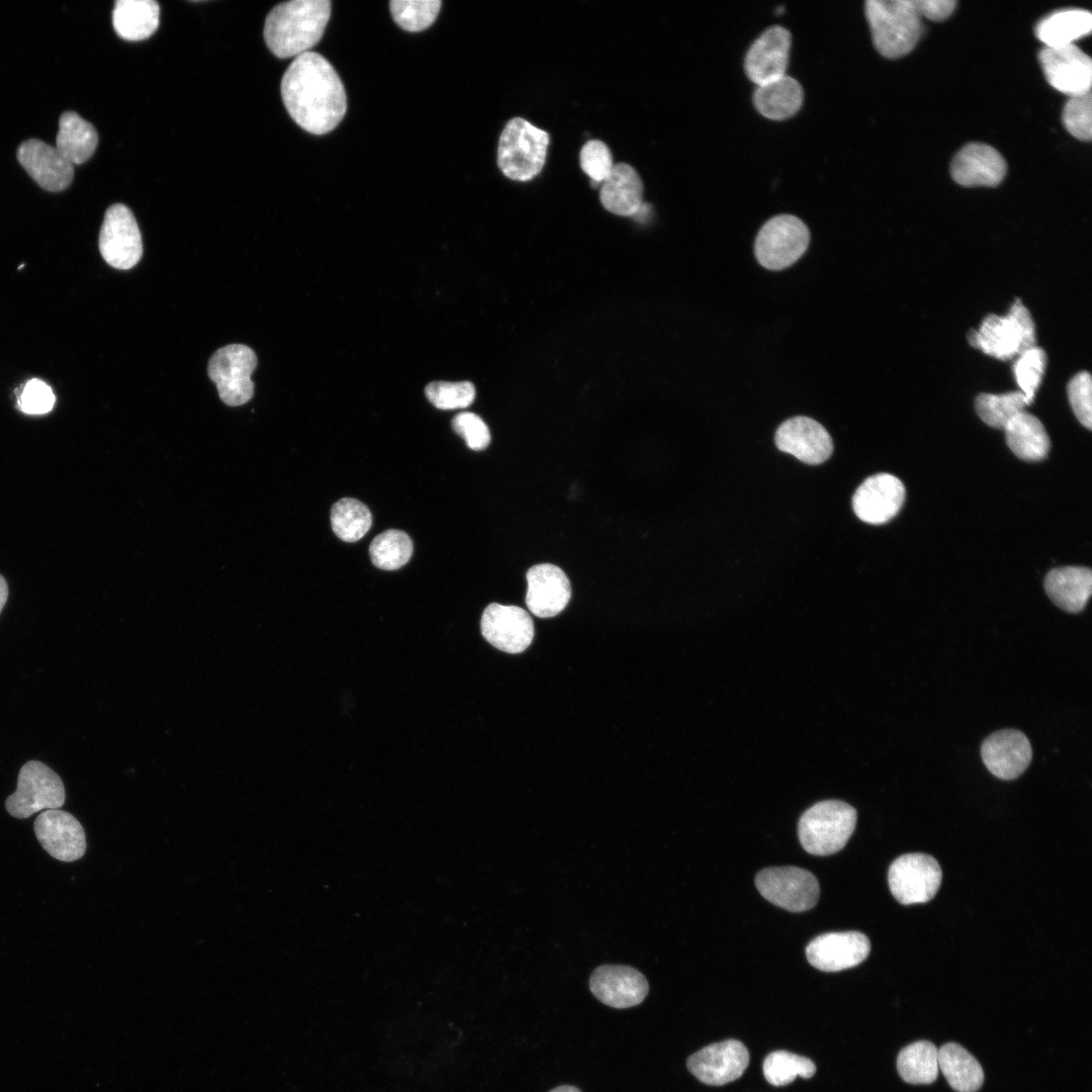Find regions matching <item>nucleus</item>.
Instances as JSON below:
<instances>
[{
    "instance_id": "f257e3e1",
    "label": "nucleus",
    "mask_w": 1092,
    "mask_h": 1092,
    "mask_svg": "<svg viewBox=\"0 0 1092 1092\" xmlns=\"http://www.w3.org/2000/svg\"><path fill=\"white\" fill-rule=\"evenodd\" d=\"M281 96L291 118L312 134L333 130L347 110V96L334 67L322 55L295 57L281 81Z\"/></svg>"
},
{
    "instance_id": "f03ea898",
    "label": "nucleus",
    "mask_w": 1092,
    "mask_h": 1092,
    "mask_svg": "<svg viewBox=\"0 0 1092 1092\" xmlns=\"http://www.w3.org/2000/svg\"><path fill=\"white\" fill-rule=\"evenodd\" d=\"M331 16L329 0H292L274 6L264 25V39L278 58L309 52L322 38Z\"/></svg>"
},
{
    "instance_id": "7ed1b4c3",
    "label": "nucleus",
    "mask_w": 1092,
    "mask_h": 1092,
    "mask_svg": "<svg viewBox=\"0 0 1092 1092\" xmlns=\"http://www.w3.org/2000/svg\"><path fill=\"white\" fill-rule=\"evenodd\" d=\"M866 15L877 51L888 59L909 54L920 38L922 26L914 0H869Z\"/></svg>"
},
{
    "instance_id": "20e7f679",
    "label": "nucleus",
    "mask_w": 1092,
    "mask_h": 1092,
    "mask_svg": "<svg viewBox=\"0 0 1092 1092\" xmlns=\"http://www.w3.org/2000/svg\"><path fill=\"white\" fill-rule=\"evenodd\" d=\"M971 346L999 360H1009L1035 346V327L1029 310L1016 299L1006 315L989 314L979 330L968 334Z\"/></svg>"
},
{
    "instance_id": "39448f33",
    "label": "nucleus",
    "mask_w": 1092,
    "mask_h": 1092,
    "mask_svg": "<svg viewBox=\"0 0 1092 1092\" xmlns=\"http://www.w3.org/2000/svg\"><path fill=\"white\" fill-rule=\"evenodd\" d=\"M855 809L845 802L816 803L801 816L798 835L803 848L814 855H830L842 849L854 831Z\"/></svg>"
},
{
    "instance_id": "423d86ee",
    "label": "nucleus",
    "mask_w": 1092,
    "mask_h": 1092,
    "mask_svg": "<svg viewBox=\"0 0 1092 1092\" xmlns=\"http://www.w3.org/2000/svg\"><path fill=\"white\" fill-rule=\"evenodd\" d=\"M549 134L521 117L511 119L498 142L497 165L505 176L528 181L537 176L545 163Z\"/></svg>"
},
{
    "instance_id": "0eeeda50",
    "label": "nucleus",
    "mask_w": 1092,
    "mask_h": 1092,
    "mask_svg": "<svg viewBox=\"0 0 1092 1092\" xmlns=\"http://www.w3.org/2000/svg\"><path fill=\"white\" fill-rule=\"evenodd\" d=\"M809 241V230L800 218L781 214L762 225L755 239L754 254L762 267L782 270L805 253Z\"/></svg>"
},
{
    "instance_id": "6e6552de",
    "label": "nucleus",
    "mask_w": 1092,
    "mask_h": 1092,
    "mask_svg": "<svg viewBox=\"0 0 1092 1092\" xmlns=\"http://www.w3.org/2000/svg\"><path fill=\"white\" fill-rule=\"evenodd\" d=\"M61 778L37 760L26 762L18 774L17 789L6 799L7 812L16 818H28L42 809H58L65 803Z\"/></svg>"
},
{
    "instance_id": "1a4fd4ad",
    "label": "nucleus",
    "mask_w": 1092,
    "mask_h": 1092,
    "mask_svg": "<svg viewBox=\"0 0 1092 1092\" xmlns=\"http://www.w3.org/2000/svg\"><path fill=\"white\" fill-rule=\"evenodd\" d=\"M257 367L255 352L240 344L218 349L209 359L208 376L215 383L220 399L228 405L248 402L254 392L252 373Z\"/></svg>"
},
{
    "instance_id": "9d476101",
    "label": "nucleus",
    "mask_w": 1092,
    "mask_h": 1092,
    "mask_svg": "<svg viewBox=\"0 0 1092 1092\" xmlns=\"http://www.w3.org/2000/svg\"><path fill=\"white\" fill-rule=\"evenodd\" d=\"M755 886L767 901L791 912L813 908L820 894L815 876L797 867L764 869L756 875Z\"/></svg>"
},
{
    "instance_id": "9b49d317",
    "label": "nucleus",
    "mask_w": 1092,
    "mask_h": 1092,
    "mask_svg": "<svg viewBox=\"0 0 1092 1092\" xmlns=\"http://www.w3.org/2000/svg\"><path fill=\"white\" fill-rule=\"evenodd\" d=\"M941 878L938 862L925 853H907L897 857L888 873L891 893L903 905L931 900L939 889Z\"/></svg>"
},
{
    "instance_id": "f8f14e48",
    "label": "nucleus",
    "mask_w": 1092,
    "mask_h": 1092,
    "mask_svg": "<svg viewBox=\"0 0 1092 1092\" xmlns=\"http://www.w3.org/2000/svg\"><path fill=\"white\" fill-rule=\"evenodd\" d=\"M99 251L104 261L115 269L127 270L143 255V241L131 210L121 203L109 206L99 233Z\"/></svg>"
},
{
    "instance_id": "ddd939ff",
    "label": "nucleus",
    "mask_w": 1092,
    "mask_h": 1092,
    "mask_svg": "<svg viewBox=\"0 0 1092 1092\" xmlns=\"http://www.w3.org/2000/svg\"><path fill=\"white\" fill-rule=\"evenodd\" d=\"M1038 60L1045 79L1058 91L1070 97L1087 93L1092 84V62L1075 44L1044 47Z\"/></svg>"
},
{
    "instance_id": "4468645a",
    "label": "nucleus",
    "mask_w": 1092,
    "mask_h": 1092,
    "mask_svg": "<svg viewBox=\"0 0 1092 1092\" xmlns=\"http://www.w3.org/2000/svg\"><path fill=\"white\" fill-rule=\"evenodd\" d=\"M480 629L487 642L507 653L523 652L534 638L532 618L518 606L488 605L483 611Z\"/></svg>"
},
{
    "instance_id": "2eb2a0df",
    "label": "nucleus",
    "mask_w": 1092,
    "mask_h": 1092,
    "mask_svg": "<svg viewBox=\"0 0 1092 1092\" xmlns=\"http://www.w3.org/2000/svg\"><path fill=\"white\" fill-rule=\"evenodd\" d=\"M749 1064V1053L736 1039L705 1046L687 1062L690 1072L707 1085L720 1086L738 1079Z\"/></svg>"
},
{
    "instance_id": "dca6fc26",
    "label": "nucleus",
    "mask_w": 1092,
    "mask_h": 1092,
    "mask_svg": "<svg viewBox=\"0 0 1092 1092\" xmlns=\"http://www.w3.org/2000/svg\"><path fill=\"white\" fill-rule=\"evenodd\" d=\"M34 833L46 851L59 860L74 861L85 853V831L66 811L51 809L40 813L34 821Z\"/></svg>"
},
{
    "instance_id": "f3484780",
    "label": "nucleus",
    "mask_w": 1092,
    "mask_h": 1092,
    "mask_svg": "<svg viewBox=\"0 0 1092 1092\" xmlns=\"http://www.w3.org/2000/svg\"><path fill=\"white\" fill-rule=\"evenodd\" d=\"M871 950L861 932H829L815 937L806 947L808 962L824 972H838L859 965Z\"/></svg>"
},
{
    "instance_id": "a211bd4d",
    "label": "nucleus",
    "mask_w": 1092,
    "mask_h": 1092,
    "mask_svg": "<svg viewBox=\"0 0 1092 1092\" xmlns=\"http://www.w3.org/2000/svg\"><path fill=\"white\" fill-rule=\"evenodd\" d=\"M905 499L902 481L889 473L868 477L852 496V509L861 521L879 525L894 518Z\"/></svg>"
},
{
    "instance_id": "6ab92c4d",
    "label": "nucleus",
    "mask_w": 1092,
    "mask_h": 1092,
    "mask_svg": "<svg viewBox=\"0 0 1092 1092\" xmlns=\"http://www.w3.org/2000/svg\"><path fill=\"white\" fill-rule=\"evenodd\" d=\"M775 440L781 451L811 465L823 463L833 451L829 433L821 424L808 417H795L785 421L778 428Z\"/></svg>"
},
{
    "instance_id": "aec40b11",
    "label": "nucleus",
    "mask_w": 1092,
    "mask_h": 1092,
    "mask_svg": "<svg viewBox=\"0 0 1092 1092\" xmlns=\"http://www.w3.org/2000/svg\"><path fill=\"white\" fill-rule=\"evenodd\" d=\"M589 988L602 1003L618 1009L640 1004L649 990L642 973L622 965L597 968L590 976Z\"/></svg>"
},
{
    "instance_id": "412c9836",
    "label": "nucleus",
    "mask_w": 1092,
    "mask_h": 1092,
    "mask_svg": "<svg viewBox=\"0 0 1092 1092\" xmlns=\"http://www.w3.org/2000/svg\"><path fill=\"white\" fill-rule=\"evenodd\" d=\"M526 605L539 618L558 615L571 597L570 581L565 572L550 563L536 564L526 574Z\"/></svg>"
},
{
    "instance_id": "4be33fe9",
    "label": "nucleus",
    "mask_w": 1092,
    "mask_h": 1092,
    "mask_svg": "<svg viewBox=\"0 0 1092 1092\" xmlns=\"http://www.w3.org/2000/svg\"><path fill=\"white\" fill-rule=\"evenodd\" d=\"M981 756L988 770L1001 780H1013L1028 766L1032 749L1019 730L1003 729L989 735L982 743Z\"/></svg>"
},
{
    "instance_id": "5701e85b",
    "label": "nucleus",
    "mask_w": 1092,
    "mask_h": 1092,
    "mask_svg": "<svg viewBox=\"0 0 1092 1092\" xmlns=\"http://www.w3.org/2000/svg\"><path fill=\"white\" fill-rule=\"evenodd\" d=\"M17 159L30 177L48 191H62L72 182L74 165L56 147L30 139L17 149Z\"/></svg>"
},
{
    "instance_id": "b1692460",
    "label": "nucleus",
    "mask_w": 1092,
    "mask_h": 1092,
    "mask_svg": "<svg viewBox=\"0 0 1092 1092\" xmlns=\"http://www.w3.org/2000/svg\"><path fill=\"white\" fill-rule=\"evenodd\" d=\"M791 33L775 25L764 30L749 48L744 62L747 77L757 86L786 75Z\"/></svg>"
},
{
    "instance_id": "393cba45",
    "label": "nucleus",
    "mask_w": 1092,
    "mask_h": 1092,
    "mask_svg": "<svg viewBox=\"0 0 1092 1092\" xmlns=\"http://www.w3.org/2000/svg\"><path fill=\"white\" fill-rule=\"evenodd\" d=\"M1007 171L1002 155L993 147L970 143L962 148L950 165L953 181L966 187L990 186L1001 183Z\"/></svg>"
},
{
    "instance_id": "a878e982",
    "label": "nucleus",
    "mask_w": 1092,
    "mask_h": 1092,
    "mask_svg": "<svg viewBox=\"0 0 1092 1092\" xmlns=\"http://www.w3.org/2000/svg\"><path fill=\"white\" fill-rule=\"evenodd\" d=\"M600 199L610 212L634 216L643 204V184L636 170L626 163L616 164L602 183Z\"/></svg>"
},
{
    "instance_id": "bb28decb",
    "label": "nucleus",
    "mask_w": 1092,
    "mask_h": 1092,
    "mask_svg": "<svg viewBox=\"0 0 1092 1092\" xmlns=\"http://www.w3.org/2000/svg\"><path fill=\"white\" fill-rule=\"evenodd\" d=\"M1092 586V573L1087 567L1066 566L1052 569L1044 579L1049 598L1062 610L1078 613L1086 606Z\"/></svg>"
},
{
    "instance_id": "cd10ccee",
    "label": "nucleus",
    "mask_w": 1092,
    "mask_h": 1092,
    "mask_svg": "<svg viewBox=\"0 0 1092 1092\" xmlns=\"http://www.w3.org/2000/svg\"><path fill=\"white\" fill-rule=\"evenodd\" d=\"M803 102V89L794 78L784 75L758 85L753 93V103L763 116L782 120L794 115Z\"/></svg>"
},
{
    "instance_id": "c85d7f7f",
    "label": "nucleus",
    "mask_w": 1092,
    "mask_h": 1092,
    "mask_svg": "<svg viewBox=\"0 0 1092 1092\" xmlns=\"http://www.w3.org/2000/svg\"><path fill=\"white\" fill-rule=\"evenodd\" d=\"M160 6L153 0H117L112 11L115 32L126 40H143L158 28Z\"/></svg>"
},
{
    "instance_id": "c756f323",
    "label": "nucleus",
    "mask_w": 1092,
    "mask_h": 1092,
    "mask_svg": "<svg viewBox=\"0 0 1092 1092\" xmlns=\"http://www.w3.org/2000/svg\"><path fill=\"white\" fill-rule=\"evenodd\" d=\"M1010 450L1025 461H1039L1046 457L1050 439L1041 422L1033 415L1021 412L1004 427Z\"/></svg>"
},
{
    "instance_id": "7c9ffc66",
    "label": "nucleus",
    "mask_w": 1092,
    "mask_h": 1092,
    "mask_svg": "<svg viewBox=\"0 0 1092 1092\" xmlns=\"http://www.w3.org/2000/svg\"><path fill=\"white\" fill-rule=\"evenodd\" d=\"M98 144L95 127L75 111H65L59 119L57 150L73 165L86 162Z\"/></svg>"
},
{
    "instance_id": "2f4dec72",
    "label": "nucleus",
    "mask_w": 1092,
    "mask_h": 1092,
    "mask_svg": "<svg viewBox=\"0 0 1092 1092\" xmlns=\"http://www.w3.org/2000/svg\"><path fill=\"white\" fill-rule=\"evenodd\" d=\"M1092 15L1083 9H1065L1041 19L1035 28L1036 37L1044 47L1058 48L1074 44V41L1090 33Z\"/></svg>"
},
{
    "instance_id": "473e14b6",
    "label": "nucleus",
    "mask_w": 1092,
    "mask_h": 1092,
    "mask_svg": "<svg viewBox=\"0 0 1092 1092\" xmlns=\"http://www.w3.org/2000/svg\"><path fill=\"white\" fill-rule=\"evenodd\" d=\"M938 1068L958 1092H976L984 1081L979 1062L958 1043H945L938 1050Z\"/></svg>"
},
{
    "instance_id": "72a5a7b5",
    "label": "nucleus",
    "mask_w": 1092,
    "mask_h": 1092,
    "mask_svg": "<svg viewBox=\"0 0 1092 1092\" xmlns=\"http://www.w3.org/2000/svg\"><path fill=\"white\" fill-rule=\"evenodd\" d=\"M901 1078L910 1084H930L938 1074V1050L927 1040L904 1048L897 1058Z\"/></svg>"
},
{
    "instance_id": "f704fd0d",
    "label": "nucleus",
    "mask_w": 1092,
    "mask_h": 1092,
    "mask_svg": "<svg viewBox=\"0 0 1092 1092\" xmlns=\"http://www.w3.org/2000/svg\"><path fill=\"white\" fill-rule=\"evenodd\" d=\"M331 524L334 533L341 540L356 542L371 528L372 515L360 500L345 497L332 507Z\"/></svg>"
},
{
    "instance_id": "c9c22d12",
    "label": "nucleus",
    "mask_w": 1092,
    "mask_h": 1092,
    "mask_svg": "<svg viewBox=\"0 0 1092 1092\" xmlns=\"http://www.w3.org/2000/svg\"><path fill=\"white\" fill-rule=\"evenodd\" d=\"M413 548V541L405 532L390 529L372 540L369 553L376 567L383 570H395L410 560Z\"/></svg>"
},
{
    "instance_id": "e433bc0d",
    "label": "nucleus",
    "mask_w": 1092,
    "mask_h": 1092,
    "mask_svg": "<svg viewBox=\"0 0 1092 1092\" xmlns=\"http://www.w3.org/2000/svg\"><path fill=\"white\" fill-rule=\"evenodd\" d=\"M1027 405L1021 391L1001 394L980 393L975 400V408L981 420L988 426L1004 429L1007 423L1024 411Z\"/></svg>"
},
{
    "instance_id": "4c0bfd02",
    "label": "nucleus",
    "mask_w": 1092,
    "mask_h": 1092,
    "mask_svg": "<svg viewBox=\"0 0 1092 1092\" xmlns=\"http://www.w3.org/2000/svg\"><path fill=\"white\" fill-rule=\"evenodd\" d=\"M762 1071L769 1084L784 1086L797 1077L811 1078L816 1072V1066L808 1058L786 1051H777L764 1059Z\"/></svg>"
},
{
    "instance_id": "58836bf2",
    "label": "nucleus",
    "mask_w": 1092,
    "mask_h": 1092,
    "mask_svg": "<svg viewBox=\"0 0 1092 1092\" xmlns=\"http://www.w3.org/2000/svg\"><path fill=\"white\" fill-rule=\"evenodd\" d=\"M441 4L440 0H392L389 9L396 24L404 30L417 32L432 25Z\"/></svg>"
},
{
    "instance_id": "ea45409f",
    "label": "nucleus",
    "mask_w": 1092,
    "mask_h": 1092,
    "mask_svg": "<svg viewBox=\"0 0 1092 1092\" xmlns=\"http://www.w3.org/2000/svg\"><path fill=\"white\" fill-rule=\"evenodd\" d=\"M1046 366V354L1039 347H1032L1020 355L1013 365L1016 382L1023 393L1027 405L1034 398Z\"/></svg>"
},
{
    "instance_id": "a19ab883",
    "label": "nucleus",
    "mask_w": 1092,
    "mask_h": 1092,
    "mask_svg": "<svg viewBox=\"0 0 1092 1092\" xmlns=\"http://www.w3.org/2000/svg\"><path fill=\"white\" fill-rule=\"evenodd\" d=\"M425 393L429 401L440 410H456L469 406L475 398V387L469 381H435L427 385Z\"/></svg>"
},
{
    "instance_id": "79ce46f5",
    "label": "nucleus",
    "mask_w": 1092,
    "mask_h": 1092,
    "mask_svg": "<svg viewBox=\"0 0 1092 1092\" xmlns=\"http://www.w3.org/2000/svg\"><path fill=\"white\" fill-rule=\"evenodd\" d=\"M1063 123L1076 139L1090 141L1092 136L1091 91L1070 97L1063 109Z\"/></svg>"
},
{
    "instance_id": "37998d69",
    "label": "nucleus",
    "mask_w": 1092,
    "mask_h": 1092,
    "mask_svg": "<svg viewBox=\"0 0 1092 1092\" xmlns=\"http://www.w3.org/2000/svg\"><path fill=\"white\" fill-rule=\"evenodd\" d=\"M580 166L597 187L611 174L615 164L608 146L599 140L586 142L580 151Z\"/></svg>"
},
{
    "instance_id": "c03bdc74",
    "label": "nucleus",
    "mask_w": 1092,
    "mask_h": 1092,
    "mask_svg": "<svg viewBox=\"0 0 1092 1092\" xmlns=\"http://www.w3.org/2000/svg\"><path fill=\"white\" fill-rule=\"evenodd\" d=\"M56 395L51 386L38 378L29 379L22 385L17 396V407L27 415H43L51 412Z\"/></svg>"
},
{
    "instance_id": "a18cd8bd",
    "label": "nucleus",
    "mask_w": 1092,
    "mask_h": 1092,
    "mask_svg": "<svg viewBox=\"0 0 1092 1092\" xmlns=\"http://www.w3.org/2000/svg\"><path fill=\"white\" fill-rule=\"evenodd\" d=\"M1068 397L1078 421L1091 430L1092 427V383L1091 375L1081 371L1071 378L1068 384Z\"/></svg>"
},
{
    "instance_id": "49530a36",
    "label": "nucleus",
    "mask_w": 1092,
    "mask_h": 1092,
    "mask_svg": "<svg viewBox=\"0 0 1092 1092\" xmlns=\"http://www.w3.org/2000/svg\"><path fill=\"white\" fill-rule=\"evenodd\" d=\"M452 427L473 451L484 450L490 442V433L483 420L477 415L463 412L452 420Z\"/></svg>"
},
{
    "instance_id": "de8ad7c7",
    "label": "nucleus",
    "mask_w": 1092,
    "mask_h": 1092,
    "mask_svg": "<svg viewBox=\"0 0 1092 1092\" xmlns=\"http://www.w3.org/2000/svg\"><path fill=\"white\" fill-rule=\"evenodd\" d=\"M914 3L920 16L933 21L946 19L957 4L953 0H914Z\"/></svg>"
},
{
    "instance_id": "09e8293b",
    "label": "nucleus",
    "mask_w": 1092,
    "mask_h": 1092,
    "mask_svg": "<svg viewBox=\"0 0 1092 1092\" xmlns=\"http://www.w3.org/2000/svg\"><path fill=\"white\" fill-rule=\"evenodd\" d=\"M8 598V586L5 578L0 574V613Z\"/></svg>"
},
{
    "instance_id": "8fccbe9b",
    "label": "nucleus",
    "mask_w": 1092,
    "mask_h": 1092,
    "mask_svg": "<svg viewBox=\"0 0 1092 1092\" xmlns=\"http://www.w3.org/2000/svg\"><path fill=\"white\" fill-rule=\"evenodd\" d=\"M550 1092H580V1090L577 1089L574 1086L563 1085V1086H559V1087L554 1088Z\"/></svg>"
}]
</instances>
